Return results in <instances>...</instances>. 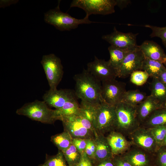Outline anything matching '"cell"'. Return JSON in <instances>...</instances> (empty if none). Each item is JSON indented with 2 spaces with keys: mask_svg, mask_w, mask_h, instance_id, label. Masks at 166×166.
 <instances>
[{
  "mask_svg": "<svg viewBox=\"0 0 166 166\" xmlns=\"http://www.w3.org/2000/svg\"><path fill=\"white\" fill-rule=\"evenodd\" d=\"M74 92L78 98L91 103H100L101 83L87 69L75 74Z\"/></svg>",
  "mask_w": 166,
  "mask_h": 166,
  "instance_id": "obj_1",
  "label": "cell"
},
{
  "mask_svg": "<svg viewBox=\"0 0 166 166\" xmlns=\"http://www.w3.org/2000/svg\"><path fill=\"white\" fill-rule=\"evenodd\" d=\"M81 110L80 114L61 117L59 120L62 122L64 131L68 132L73 138L94 139L95 131L92 122Z\"/></svg>",
  "mask_w": 166,
  "mask_h": 166,
  "instance_id": "obj_2",
  "label": "cell"
},
{
  "mask_svg": "<svg viewBox=\"0 0 166 166\" xmlns=\"http://www.w3.org/2000/svg\"><path fill=\"white\" fill-rule=\"evenodd\" d=\"M114 106L116 115L115 130L128 137L140 126L136 118V106L122 101Z\"/></svg>",
  "mask_w": 166,
  "mask_h": 166,
  "instance_id": "obj_3",
  "label": "cell"
},
{
  "mask_svg": "<svg viewBox=\"0 0 166 166\" xmlns=\"http://www.w3.org/2000/svg\"><path fill=\"white\" fill-rule=\"evenodd\" d=\"M16 113L43 123L52 124L58 120L55 109H52L43 101L37 100L25 103L17 109Z\"/></svg>",
  "mask_w": 166,
  "mask_h": 166,
  "instance_id": "obj_4",
  "label": "cell"
},
{
  "mask_svg": "<svg viewBox=\"0 0 166 166\" xmlns=\"http://www.w3.org/2000/svg\"><path fill=\"white\" fill-rule=\"evenodd\" d=\"M59 4V2L54 9L45 13L44 17L45 22L54 26L57 30L61 31L70 30L77 28L80 24L97 22L90 21L89 17L86 15L83 19H78L63 12L60 10Z\"/></svg>",
  "mask_w": 166,
  "mask_h": 166,
  "instance_id": "obj_5",
  "label": "cell"
},
{
  "mask_svg": "<svg viewBox=\"0 0 166 166\" xmlns=\"http://www.w3.org/2000/svg\"><path fill=\"white\" fill-rule=\"evenodd\" d=\"M116 115L114 106L105 102L101 98L95 113L93 124L95 131L104 134L115 130Z\"/></svg>",
  "mask_w": 166,
  "mask_h": 166,
  "instance_id": "obj_6",
  "label": "cell"
},
{
  "mask_svg": "<svg viewBox=\"0 0 166 166\" xmlns=\"http://www.w3.org/2000/svg\"><path fill=\"white\" fill-rule=\"evenodd\" d=\"M41 63L45 72L50 89H57L64 73L63 67L60 59L53 53L44 55Z\"/></svg>",
  "mask_w": 166,
  "mask_h": 166,
  "instance_id": "obj_7",
  "label": "cell"
},
{
  "mask_svg": "<svg viewBox=\"0 0 166 166\" xmlns=\"http://www.w3.org/2000/svg\"><path fill=\"white\" fill-rule=\"evenodd\" d=\"M116 0H74L70 7H77L84 10L86 15L92 14L106 15L115 12Z\"/></svg>",
  "mask_w": 166,
  "mask_h": 166,
  "instance_id": "obj_8",
  "label": "cell"
},
{
  "mask_svg": "<svg viewBox=\"0 0 166 166\" xmlns=\"http://www.w3.org/2000/svg\"><path fill=\"white\" fill-rule=\"evenodd\" d=\"M126 91L125 83L116 79L101 82V98L110 105L115 106L122 102Z\"/></svg>",
  "mask_w": 166,
  "mask_h": 166,
  "instance_id": "obj_9",
  "label": "cell"
},
{
  "mask_svg": "<svg viewBox=\"0 0 166 166\" xmlns=\"http://www.w3.org/2000/svg\"><path fill=\"white\" fill-rule=\"evenodd\" d=\"M138 33H124L117 30L114 27L113 32L104 35L102 38L111 45L125 50L131 51L137 48L136 38Z\"/></svg>",
  "mask_w": 166,
  "mask_h": 166,
  "instance_id": "obj_10",
  "label": "cell"
},
{
  "mask_svg": "<svg viewBox=\"0 0 166 166\" xmlns=\"http://www.w3.org/2000/svg\"><path fill=\"white\" fill-rule=\"evenodd\" d=\"M132 146L154 155L158 149L156 141L148 128L140 126L128 136Z\"/></svg>",
  "mask_w": 166,
  "mask_h": 166,
  "instance_id": "obj_11",
  "label": "cell"
},
{
  "mask_svg": "<svg viewBox=\"0 0 166 166\" xmlns=\"http://www.w3.org/2000/svg\"><path fill=\"white\" fill-rule=\"evenodd\" d=\"M144 56L139 47L129 51L117 71V77L125 78L134 71L142 70Z\"/></svg>",
  "mask_w": 166,
  "mask_h": 166,
  "instance_id": "obj_12",
  "label": "cell"
},
{
  "mask_svg": "<svg viewBox=\"0 0 166 166\" xmlns=\"http://www.w3.org/2000/svg\"><path fill=\"white\" fill-rule=\"evenodd\" d=\"M87 70L97 80L103 81L116 79L117 77L116 70L109 61L99 59L94 56V60L87 64Z\"/></svg>",
  "mask_w": 166,
  "mask_h": 166,
  "instance_id": "obj_13",
  "label": "cell"
},
{
  "mask_svg": "<svg viewBox=\"0 0 166 166\" xmlns=\"http://www.w3.org/2000/svg\"><path fill=\"white\" fill-rule=\"evenodd\" d=\"M132 166H154V155L140 148L132 146L125 153L121 155Z\"/></svg>",
  "mask_w": 166,
  "mask_h": 166,
  "instance_id": "obj_14",
  "label": "cell"
},
{
  "mask_svg": "<svg viewBox=\"0 0 166 166\" xmlns=\"http://www.w3.org/2000/svg\"><path fill=\"white\" fill-rule=\"evenodd\" d=\"M77 97L74 91L69 89H49L43 95V101L56 109L61 108L68 101Z\"/></svg>",
  "mask_w": 166,
  "mask_h": 166,
  "instance_id": "obj_15",
  "label": "cell"
},
{
  "mask_svg": "<svg viewBox=\"0 0 166 166\" xmlns=\"http://www.w3.org/2000/svg\"><path fill=\"white\" fill-rule=\"evenodd\" d=\"M106 137L113 156L124 154L132 146L131 141L125 136L116 130L110 132Z\"/></svg>",
  "mask_w": 166,
  "mask_h": 166,
  "instance_id": "obj_16",
  "label": "cell"
},
{
  "mask_svg": "<svg viewBox=\"0 0 166 166\" xmlns=\"http://www.w3.org/2000/svg\"><path fill=\"white\" fill-rule=\"evenodd\" d=\"M161 107V105L151 95L147 96L136 106V118L140 126L152 112Z\"/></svg>",
  "mask_w": 166,
  "mask_h": 166,
  "instance_id": "obj_17",
  "label": "cell"
},
{
  "mask_svg": "<svg viewBox=\"0 0 166 166\" xmlns=\"http://www.w3.org/2000/svg\"><path fill=\"white\" fill-rule=\"evenodd\" d=\"M139 46L145 57L163 64L164 62L166 54L160 46L156 42L146 40Z\"/></svg>",
  "mask_w": 166,
  "mask_h": 166,
  "instance_id": "obj_18",
  "label": "cell"
},
{
  "mask_svg": "<svg viewBox=\"0 0 166 166\" xmlns=\"http://www.w3.org/2000/svg\"><path fill=\"white\" fill-rule=\"evenodd\" d=\"M94 140L96 145L95 160L99 163L112 159L113 156L106 136L95 131Z\"/></svg>",
  "mask_w": 166,
  "mask_h": 166,
  "instance_id": "obj_19",
  "label": "cell"
},
{
  "mask_svg": "<svg viewBox=\"0 0 166 166\" xmlns=\"http://www.w3.org/2000/svg\"><path fill=\"white\" fill-rule=\"evenodd\" d=\"M163 125H166V109L160 108L152 112L140 126L150 128Z\"/></svg>",
  "mask_w": 166,
  "mask_h": 166,
  "instance_id": "obj_20",
  "label": "cell"
},
{
  "mask_svg": "<svg viewBox=\"0 0 166 166\" xmlns=\"http://www.w3.org/2000/svg\"><path fill=\"white\" fill-rule=\"evenodd\" d=\"M76 97H74L68 101L61 108L55 109L58 120L61 117L70 116L81 113L82 110Z\"/></svg>",
  "mask_w": 166,
  "mask_h": 166,
  "instance_id": "obj_21",
  "label": "cell"
},
{
  "mask_svg": "<svg viewBox=\"0 0 166 166\" xmlns=\"http://www.w3.org/2000/svg\"><path fill=\"white\" fill-rule=\"evenodd\" d=\"M150 85V95L161 106L166 100V86L157 77L152 78Z\"/></svg>",
  "mask_w": 166,
  "mask_h": 166,
  "instance_id": "obj_22",
  "label": "cell"
},
{
  "mask_svg": "<svg viewBox=\"0 0 166 166\" xmlns=\"http://www.w3.org/2000/svg\"><path fill=\"white\" fill-rule=\"evenodd\" d=\"M165 69L163 63L144 57L142 70L147 73L149 77H157Z\"/></svg>",
  "mask_w": 166,
  "mask_h": 166,
  "instance_id": "obj_23",
  "label": "cell"
},
{
  "mask_svg": "<svg viewBox=\"0 0 166 166\" xmlns=\"http://www.w3.org/2000/svg\"><path fill=\"white\" fill-rule=\"evenodd\" d=\"M110 54L109 61L113 67L117 71L120 66L127 53L130 51L119 48L112 45L108 48Z\"/></svg>",
  "mask_w": 166,
  "mask_h": 166,
  "instance_id": "obj_24",
  "label": "cell"
},
{
  "mask_svg": "<svg viewBox=\"0 0 166 166\" xmlns=\"http://www.w3.org/2000/svg\"><path fill=\"white\" fill-rule=\"evenodd\" d=\"M73 138L67 131L52 136L51 140L61 152L65 150L72 144Z\"/></svg>",
  "mask_w": 166,
  "mask_h": 166,
  "instance_id": "obj_25",
  "label": "cell"
},
{
  "mask_svg": "<svg viewBox=\"0 0 166 166\" xmlns=\"http://www.w3.org/2000/svg\"><path fill=\"white\" fill-rule=\"evenodd\" d=\"M147 97L145 93L138 90H129L126 91L125 93L122 102L134 106H136L143 101Z\"/></svg>",
  "mask_w": 166,
  "mask_h": 166,
  "instance_id": "obj_26",
  "label": "cell"
},
{
  "mask_svg": "<svg viewBox=\"0 0 166 166\" xmlns=\"http://www.w3.org/2000/svg\"><path fill=\"white\" fill-rule=\"evenodd\" d=\"M69 166H75L80 161L82 154L72 144L62 152Z\"/></svg>",
  "mask_w": 166,
  "mask_h": 166,
  "instance_id": "obj_27",
  "label": "cell"
},
{
  "mask_svg": "<svg viewBox=\"0 0 166 166\" xmlns=\"http://www.w3.org/2000/svg\"><path fill=\"white\" fill-rule=\"evenodd\" d=\"M130 75V81L137 86L144 84L149 77L147 73L142 70L134 71Z\"/></svg>",
  "mask_w": 166,
  "mask_h": 166,
  "instance_id": "obj_28",
  "label": "cell"
},
{
  "mask_svg": "<svg viewBox=\"0 0 166 166\" xmlns=\"http://www.w3.org/2000/svg\"><path fill=\"white\" fill-rule=\"evenodd\" d=\"M44 163L48 166H69L63 152L59 150L56 155L48 158Z\"/></svg>",
  "mask_w": 166,
  "mask_h": 166,
  "instance_id": "obj_29",
  "label": "cell"
},
{
  "mask_svg": "<svg viewBox=\"0 0 166 166\" xmlns=\"http://www.w3.org/2000/svg\"><path fill=\"white\" fill-rule=\"evenodd\" d=\"M148 129L152 134L159 148L166 135V125L158 126Z\"/></svg>",
  "mask_w": 166,
  "mask_h": 166,
  "instance_id": "obj_30",
  "label": "cell"
},
{
  "mask_svg": "<svg viewBox=\"0 0 166 166\" xmlns=\"http://www.w3.org/2000/svg\"><path fill=\"white\" fill-rule=\"evenodd\" d=\"M144 26L151 30L152 32L150 35L151 38L157 37L160 38L164 46L166 48V26L160 27L146 25Z\"/></svg>",
  "mask_w": 166,
  "mask_h": 166,
  "instance_id": "obj_31",
  "label": "cell"
},
{
  "mask_svg": "<svg viewBox=\"0 0 166 166\" xmlns=\"http://www.w3.org/2000/svg\"><path fill=\"white\" fill-rule=\"evenodd\" d=\"M156 166H166V146L159 148L154 154Z\"/></svg>",
  "mask_w": 166,
  "mask_h": 166,
  "instance_id": "obj_32",
  "label": "cell"
},
{
  "mask_svg": "<svg viewBox=\"0 0 166 166\" xmlns=\"http://www.w3.org/2000/svg\"><path fill=\"white\" fill-rule=\"evenodd\" d=\"M85 153L91 160H95L96 145L94 139H88Z\"/></svg>",
  "mask_w": 166,
  "mask_h": 166,
  "instance_id": "obj_33",
  "label": "cell"
},
{
  "mask_svg": "<svg viewBox=\"0 0 166 166\" xmlns=\"http://www.w3.org/2000/svg\"><path fill=\"white\" fill-rule=\"evenodd\" d=\"M87 140L79 138L73 139L72 144L82 155L85 152Z\"/></svg>",
  "mask_w": 166,
  "mask_h": 166,
  "instance_id": "obj_34",
  "label": "cell"
},
{
  "mask_svg": "<svg viewBox=\"0 0 166 166\" xmlns=\"http://www.w3.org/2000/svg\"><path fill=\"white\" fill-rule=\"evenodd\" d=\"M112 160L115 166H132L124 160L121 155L113 156Z\"/></svg>",
  "mask_w": 166,
  "mask_h": 166,
  "instance_id": "obj_35",
  "label": "cell"
},
{
  "mask_svg": "<svg viewBox=\"0 0 166 166\" xmlns=\"http://www.w3.org/2000/svg\"><path fill=\"white\" fill-rule=\"evenodd\" d=\"M75 166H93L91 160L85 152L81 156L79 162Z\"/></svg>",
  "mask_w": 166,
  "mask_h": 166,
  "instance_id": "obj_36",
  "label": "cell"
},
{
  "mask_svg": "<svg viewBox=\"0 0 166 166\" xmlns=\"http://www.w3.org/2000/svg\"><path fill=\"white\" fill-rule=\"evenodd\" d=\"M117 6L121 9H123L125 8L131 2L130 0H116Z\"/></svg>",
  "mask_w": 166,
  "mask_h": 166,
  "instance_id": "obj_37",
  "label": "cell"
},
{
  "mask_svg": "<svg viewBox=\"0 0 166 166\" xmlns=\"http://www.w3.org/2000/svg\"><path fill=\"white\" fill-rule=\"evenodd\" d=\"M97 166H115L112 159H107L99 163Z\"/></svg>",
  "mask_w": 166,
  "mask_h": 166,
  "instance_id": "obj_38",
  "label": "cell"
},
{
  "mask_svg": "<svg viewBox=\"0 0 166 166\" xmlns=\"http://www.w3.org/2000/svg\"><path fill=\"white\" fill-rule=\"evenodd\" d=\"M157 78L166 86V68Z\"/></svg>",
  "mask_w": 166,
  "mask_h": 166,
  "instance_id": "obj_39",
  "label": "cell"
},
{
  "mask_svg": "<svg viewBox=\"0 0 166 166\" xmlns=\"http://www.w3.org/2000/svg\"><path fill=\"white\" fill-rule=\"evenodd\" d=\"M166 146V135L163 142H162L161 143L160 147L162 146Z\"/></svg>",
  "mask_w": 166,
  "mask_h": 166,
  "instance_id": "obj_40",
  "label": "cell"
},
{
  "mask_svg": "<svg viewBox=\"0 0 166 166\" xmlns=\"http://www.w3.org/2000/svg\"><path fill=\"white\" fill-rule=\"evenodd\" d=\"M161 108L166 109V100L161 105Z\"/></svg>",
  "mask_w": 166,
  "mask_h": 166,
  "instance_id": "obj_41",
  "label": "cell"
},
{
  "mask_svg": "<svg viewBox=\"0 0 166 166\" xmlns=\"http://www.w3.org/2000/svg\"><path fill=\"white\" fill-rule=\"evenodd\" d=\"M163 64L164 65V66H165V67L166 68V58L164 62V63H163Z\"/></svg>",
  "mask_w": 166,
  "mask_h": 166,
  "instance_id": "obj_42",
  "label": "cell"
},
{
  "mask_svg": "<svg viewBox=\"0 0 166 166\" xmlns=\"http://www.w3.org/2000/svg\"><path fill=\"white\" fill-rule=\"evenodd\" d=\"M39 166H47L46 164H45V163L42 164L40 165Z\"/></svg>",
  "mask_w": 166,
  "mask_h": 166,
  "instance_id": "obj_43",
  "label": "cell"
},
{
  "mask_svg": "<svg viewBox=\"0 0 166 166\" xmlns=\"http://www.w3.org/2000/svg\"><path fill=\"white\" fill-rule=\"evenodd\" d=\"M154 166H155V165H154Z\"/></svg>",
  "mask_w": 166,
  "mask_h": 166,
  "instance_id": "obj_44",
  "label": "cell"
}]
</instances>
